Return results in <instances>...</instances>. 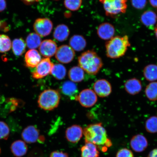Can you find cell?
<instances>
[{
	"label": "cell",
	"instance_id": "cell-1",
	"mask_svg": "<svg viewBox=\"0 0 157 157\" xmlns=\"http://www.w3.org/2000/svg\"><path fill=\"white\" fill-rule=\"evenodd\" d=\"M83 134L86 143H91L97 147L105 148L112 145L111 140L108 138L106 131L101 123L88 125L84 129Z\"/></svg>",
	"mask_w": 157,
	"mask_h": 157
},
{
	"label": "cell",
	"instance_id": "cell-2",
	"mask_svg": "<svg viewBox=\"0 0 157 157\" xmlns=\"http://www.w3.org/2000/svg\"><path fill=\"white\" fill-rule=\"evenodd\" d=\"M130 46L127 35L113 37L106 43L107 56L111 59L121 58L124 56L128 48Z\"/></svg>",
	"mask_w": 157,
	"mask_h": 157
},
{
	"label": "cell",
	"instance_id": "cell-3",
	"mask_svg": "<svg viewBox=\"0 0 157 157\" xmlns=\"http://www.w3.org/2000/svg\"><path fill=\"white\" fill-rule=\"evenodd\" d=\"M80 67L88 74H97L102 67V61L97 53L88 50L82 53L78 58Z\"/></svg>",
	"mask_w": 157,
	"mask_h": 157
},
{
	"label": "cell",
	"instance_id": "cell-4",
	"mask_svg": "<svg viewBox=\"0 0 157 157\" xmlns=\"http://www.w3.org/2000/svg\"><path fill=\"white\" fill-rule=\"evenodd\" d=\"M60 99V95L58 91L52 89L45 90L39 96V106L44 110H52L58 107Z\"/></svg>",
	"mask_w": 157,
	"mask_h": 157
},
{
	"label": "cell",
	"instance_id": "cell-5",
	"mask_svg": "<svg viewBox=\"0 0 157 157\" xmlns=\"http://www.w3.org/2000/svg\"><path fill=\"white\" fill-rule=\"evenodd\" d=\"M103 4L106 15L113 17L126 12L127 0H100Z\"/></svg>",
	"mask_w": 157,
	"mask_h": 157
},
{
	"label": "cell",
	"instance_id": "cell-6",
	"mask_svg": "<svg viewBox=\"0 0 157 157\" xmlns=\"http://www.w3.org/2000/svg\"><path fill=\"white\" fill-rule=\"evenodd\" d=\"M82 106L90 108L93 106L97 101V95L93 90L90 89L84 90L76 98Z\"/></svg>",
	"mask_w": 157,
	"mask_h": 157
},
{
	"label": "cell",
	"instance_id": "cell-7",
	"mask_svg": "<svg viewBox=\"0 0 157 157\" xmlns=\"http://www.w3.org/2000/svg\"><path fill=\"white\" fill-rule=\"evenodd\" d=\"M53 65L49 58L43 59L32 72L33 78L39 79L45 77L51 73Z\"/></svg>",
	"mask_w": 157,
	"mask_h": 157
},
{
	"label": "cell",
	"instance_id": "cell-8",
	"mask_svg": "<svg viewBox=\"0 0 157 157\" xmlns=\"http://www.w3.org/2000/svg\"><path fill=\"white\" fill-rule=\"evenodd\" d=\"M53 23L48 18H38L35 21L34 25V30L40 36H48L52 32Z\"/></svg>",
	"mask_w": 157,
	"mask_h": 157
},
{
	"label": "cell",
	"instance_id": "cell-9",
	"mask_svg": "<svg viewBox=\"0 0 157 157\" xmlns=\"http://www.w3.org/2000/svg\"><path fill=\"white\" fill-rule=\"evenodd\" d=\"M75 56L74 51L70 46L63 45L57 49L56 57L59 62L64 64H67L72 61Z\"/></svg>",
	"mask_w": 157,
	"mask_h": 157
},
{
	"label": "cell",
	"instance_id": "cell-10",
	"mask_svg": "<svg viewBox=\"0 0 157 157\" xmlns=\"http://www.w3.org/2000/svg\"><path fill=\"white\" fill-rule=\"evenodd\" d=\"M21 135L24 142L29 144L39 142V141L41 142L44 140V138L41 137L38 129L34 125H29L25 128Z\"/></svg>",
	"mask_w": 157,
	"mask_h": 157
},
{
	"label": "cell",
	"instance_id": "cell-11",
	"mask_svg": "<svg viewBox=\"0 0 157 157\" xmlns=\"http://www.w3.org/2000/svg\"><path fill=\"white\" fill-rule=\"evenodd\" d=\"M94 92L100 97H106L109 96L112 92V86L106 80L102 79L97 80L94 84Z\"/></svg>",
	"mask_w": 157,
	"mask_h": 157
},
{
	"label": "cell",
	"instance_id": "cell-12",
	"mask_svg": "<svg viewBox=\"0 0 157 157\" xmlns=\"http://www.w3.org/2000/svg\"><path fill=\"white\" fill-rule=\"evenodd\" d=\"M57 49V46L54 41L47 39L41 43L39 50L42 56L49 58L56 54Z\"/></svg>",
	"mask_w": 157,
	"mask_h": 157
},
{
	"label": "cell",
	"instance_id": "cell-13",
	"mask_svg": "<svg viewBox=\"0 0 157 157\" xmlns=\"http://www.w3.org/2000/svg\"><path fill=\"white\" fill-rule=\"evenodd\" d=\"M83 134L82 128L77 125H72L68 128L66 131V137L68 142L76 143L81 139Z\"/></svg>",
	"mask_w": 157,
	"mask_h": 157
},
{
	"label": "cell",
	"instance_id": "cell-14",
	"mask_svg": "<svg viewBox=\"0 0 157 157\" xmlns=\"http://www.w3.org/2000/svg\"><path fill=\"white\" fill-rule=\"evenodd\" d=\"M131 148L135 152L143 151L148 146L147 139L143 135L138 134L135 135L131 139L130 142Z\"/></svg>",
	"mask_w": 157,
	"mask_h": 157
},
{
	"label": "cell",
	"instance_id": "cell-15",
	"mask_svg": "<svg viewBox=\"0 0 157 157\" xmlns=\"http://www.w3.org/2000/svg\"><path fill=\"white\" fill-rule=\"evenodd\" d=\"M115 33L114 27L109 23H102L98 29V36L103 40H107L113 38Z\"/></svg>",
	"mask_w": 157,
	"mask_h": 157
},
{
	"label": "cell",
	"instance_id": "cell-16",
	"mask_svg": "<svg viewBox=\"0 0 157 157\" xmlns=\"http://www.w3.org/2000/svg\"><path fill=\"white\" fill-rule=\"evenodd\" d=\"M25 63L27 67H36L41 61V57L38 51L32 49L27 52L25 56Z\"/></svg>",
	"mask_w": 157,
	"mask_h": 157
},
{
	"label": "cell",
	"instance_id": "cell-17",
	"mask_svg": "<svg viewBox=\"0 0 157 157\" xmlns=\"http://www.w3.org/2000/svg\"><path fill=\"white\" fill-rule=\"evenodd\" d=\"M142 88L141 81L136 78L128 80L124 84L125 91L131 95H136L140 93L142 91Z\"/></svg>",
	"mask_w": 157,
	"mask_h": 157
},
{
	"label": "cell",
	"instance_id": "cell-18",
	"mask_svg": "<svg viewBox=\"0 0 157 157\" xmlns=\"http://www.w3.org/2000/svg\"><path fill=\"white\" fill-rule=\"evenodd\" d=\"M10 148L13 155L16 157H21L25 155L28 150L26 143L21 140L13 142L11 145Z\"/></svg>",
	"mask_w": 157,
	"mask_h": 157
},
{
	"label": "cell",
	"instance_id": "cell-19",
	"mask_svg": "<svg viewBox=\"0 0 157 157\" xmlns=\"http://www.w3.org/2000/svg\"><path fill=\"white\" fill-rule=\"evenodd\" d=\"M70 46L74 50L80 52L85 48L87 42L85 38L82 35H75L70 39Z\"/></svg>",
	"mask_w": 157,
	"mask_h": 157
},
{
	"label": "cell",
	"instance_id": "cell-20",
	"mask_svg": "<svg viewBox=\"0 0 157 157\" xmlns=\"http://www.w3.org/2000/svg\"><path fill=\"white\" fill-rule=\"evenodd\" d=\"M140 21L145 26L152 29L157 21V16L154 11L151 10L144 12L141 16Z\"/></svg>",
	"mask_w": 157,
	"mask_h": 157
},
{
	"label": "cell",
	"instance_id": "cell-21",
	"mask_svg": "<svg viewBox=\"0 0 157 157\" xmlns=\"http://www.w3.org/2000/svg\"><path fill=\"white\" fill-rule=\"evenodd\" d=\"M69 34L70 30L68 27L65 25L60 24L55 29L53 36L56 40L62 42L67 39Z\"/></svg>",
	"mask_w": 157,
	"mask_h": 157
},
{
	"label": "cell",
	"instance_id": "cell-22",
	"mask_svg": "<svg viewBox=\"0 0 157 157\" xmlns=\"http://www.w3.org/2000/svg\"><path fill=\"white\" fill-rule=\"evenodd\" d=\"M81 157H98L99 152L97 146L91 143H86L81 148Z\"/></svg>",
	"mask_w": 157,
	"mask_h": 157
},
{
	"label": "cell",
	"instance_id": "cell-23",
	"mask_svg": "<svg viewBox=\"0 0 157 157\" xmlns=\"http://www.w3.org/2000/svg\"><path fill=\"white\" fill-rule=\"evenodd\" d=\"M68 77L72 82H81L84 79V70L79 66H74L70 69L68 72Z\"/></svg>",
	"mask_w": 157,
	"mask_h": 157
},
{
	"label": "cell",
	"instance_id": "cell-24",
	"mask_svg": "<svg viewBox=\"0 0 157 157\" xmlns=\"http://www.w3.org/2000/svg\"><path fill=\"white\" fill-rule=\"evenodd\" d=\"M143 75L147 81L154 82L157 80V65H148L143 70Z\"/></svg>",
	"mask_w": 157,
	"mask_h": 157
},
{
	"label": "cell",
	"instance_id": "cell-25",
	"mask_svg": "<svg viewBox=\"0 0 157 157\" xmlns=\"http://www.w3.org/2000/svg\"><path fill=\"white\" fill-rule=\"evenodd\" d=\"M62 91L64 95L68 97L76 99L77 96V87L73 82L68 81L64 82L62 86Z\"/></svg>",
	"mask_w": 157,
	"mask_h": 157
},
{
	"label": "cell",
	"instance_id": "cell-26",
	"mask_svg": "<svg viewBox=\"0 0 157 157\" xmlns=\"http://www.w3.org/2000/svg\"><path fill=\"white\" fill-rule=\"evenodd\" d=\"M26 44L22 38L15 39L12 44L13 54L17 56H21L25 52Z\"/></svg>",
	"mask_w": 157,
	"mask_h": 157
},
{
	"label": "cell",
	"instance_id": "cell-27",
	"mask_svg": "<svg viewBox=\"0 0 157 157\" xmlns=\"http://www.w3.org/2000/svg\"><path fill=\"white\" fill-rule=\"evenodd\" d=\"M26 42L27 47L31 50L38 48L42 43L40 36L35 33H31L29 35Z\"/></svg>",
	"mask_w": 157,
	"mask_h": 157
},
{
	"label": "cell",
	"instance_id": "cell-28",
	"mask_svg": "<svg viewBox=\"0 0 157 157\" xmlns=\"http://www.w3.org/2000/svg\"><path fill=\"white\" fill-rule=\"evenodd\" d=\"M50 74L57 79H63L66 76V68L61 64H54Z\"/></svg>",
	"mask_w": 157,
	"mask_h": 157
},
{
	"label": "cell",
	"instance_id": "cell-29",
	"mask_svg": "<svg viewBox=\"0 0 157 157\" xmlns=\"http://www.w3.org/2000/svg\"><path fill=\"white\" fill-rule=\"evenodd\" d=\"M147 98L151 101L157 100V82H151L147 86L145 91Z\"/></svg>",
	"mask_w": 157,
	"mask_h": 157
},
{
	"label": "cell",
	"instance_id": "cell-30",
	"mask_svg": "<svg viewBox=\"0 0 157 157\" xmlns=\"http://www.w3.org/2000/svg\"><path fill=\"white\" fill-rule=\"evenodd\" d=\"M11 47V40L9 37L5 35H0V52H8Z\"/></svg>",
	"mask_w": 157,
	"mask_h": 157
},
{
	"label": "cell",
	"instance_id": "cell-31",
	"mask_svg": "<svg viewBox=\"0 0 157 157\" xmlns=\"http://www.w3.org/2000/svg\"><path fill=\"white\" fill-rule=\"evenodd\" d=\"M145 128L149 133H157V117L152 116L149 118L146 121Z\"/></svg>",
	"mask_w": 157,
	"mask_h": 157
},
{
	"label": "cell",
	"instance_id": "cell-32",
	"mask_svg": "<svg viewBox=\"0 0 157 157\" xmlns=\"http://www.w3.org/2000/svg\"><path fill=\"white\" fill-rule=\"evenodd\" d=\"M82 4V0H64V5L67 9L75 11L79 9Z\"/></svg>",
	"mask_w": 157,
	"mask_h": 157
},
{
	"label": "cell",
	"instance_id": "cell-33",
	"mask_svg": "<svg viewBox=\"0 0 157 157\" xmlns=\"http://www.w3.org/2000/svg\"><path fill=\"white\" fill-rule=\"evenodd\" d=\"M8 125L4 121H0V139L7 140L10 135Z\"/></svg>",
	"mask_w": 157,
	"mask_h": 157
},
{
	"label": "cell",
	"instance_id": "cell-34",
	"mask_svg": "<svg viewBox=\"0 0 157 157\" xmlns=\"http://www.w3.org/2000/svg\"><path fill=\"white\" fill-rule=\"evenodd\" d=\"M131 2L135 8L142 9L146 6L147 0H131Z\"/></svg>",
	"mask_w": 157,
	"mask_h": 157
},
{
	"label": "cell",
	"instance_id": "cell-35",
	"mask_svg": "<svg viewBox=\"0 0 157 157\" xmlns=\"http://www.w3.org/2000/svg\"><path fill=\"white\" fill-rule=\"evenodd\" d=\"M116 157H134L132 152L126 148L119 150L117 153Z\"/></svg>",
	"mask_w": 157,
	"mask_h": 157
},
{
	"label": "cell",
	"instance_id": "cell-36",
	"mask_svg": "<svg viewBox=\"0 0 157 157\" xmlns=\"http://www.w3.org/2000/svg\"><path fill=\"white\" fill-rule=\"evenodd\" d=\"M50 157H68L67 153L59 151H55L51 153Z\"/></svg>",
	"mask_w": 157,
	"mask_h": 157
},
{
	"label": "cell",
	"instance_id": "cell-37",
	"mask_svg": "<svg viewBox=\"0 0 157 157\" xmlns=\"http://www.w3.org/2000/svg\"><path fill=\"white\" fill-rule=\"evenodd\" d=\"M6 7V3L5 0H0V12L4 10Z\"/></svg>",
	"mask_w": 157,
	"mask_h": 157
},
{
	"label": "cell",
	"instance_id": "cell-38",
	"mask_svg": "<svg viewBox=\"0 0 157 157\" xmlns=\"http://www.w3.org/2000/svg\"><path fill=\"white\" fill-rule=\"evenodd\" d=\"M147 157H157V148L152 151Z\"/></svg>",
	"mask_w": 157,
	"mask_h": 157
},
{
	"label": "cell",
	"instance_id": "cell-39",
	"mask_svg": "<svg viewBox=\"0 0 157 157\" xmlns=\"http://www.w3.org/2000/svg\"><path fill=\"white\" fill-rule=\"evenodd\" d=\"M23 2L26 3V4H31L35 2L40 1V0H21Z\"/></svg>",
	"mask_w": 157,
	"mask_h": 157
},
{
	"label": "cell",
	"instance_id": "cell-40",
	"mask_svg": "<svg viewBox=\"0 0 157 157\" xmlns=\"http://www.w3.org/2000/svg\"><path fill=\"white\" fill-rule=\"evenodd\" d=\"M151 5L153 7L157 8V0H149Z\"/></svg>",
	"mask_w": 157,
	"mask_h": 157
},
{
	"label": "cell",
	"instance_id": "cell-41",
	"mask_svg": "<svg viewBox=\"0 0 157 157\" xmlns=\"http://www.w3.org/2000/svg\"><path fill=\"white\" fill-rule=\"evenodd\" d=\"M155 33L157 39V25H156V28H155Z\"/></svg>",
	"mask_w": 157,
	"mask_h": 157
},
{
	"label": "cell",
	"instance_id": "cell-42",
	"mask_svg": "<svg viewBox=\"0 0 157 157\" xmlns=\"http://www.w3.org/2000/svg\"><path fill=\"white\" fill-rule=\"evenodd\" d=\"M54 1H59V0H54Z\"/></svg>",
	"mask_w": 157,
	"mask_h": 157
},
{
	"label": "cell",
	"instance_id": "cell-43",
	"mask_svg": "<svg viewBox=\"0 0 157 157\" xmlns=\"http://www.w3.org/2000/svg\"><path fill=\"white\" fill-rule=\"evenodd\" d=\"M1 148H0V154H1Z\"/></svg>",
	"mask_w": 157,
	"mask_h": 157
},
{
	"label": "cell",
	"instance_id": "cell-44",
	"mask_svg": "<svg viewBox=\"0 0 157 157\" xmlns=\"http://www.w3.org/2000/svg\"><path fill=\"white\" fill-rule=\"evenodd\" d=\"M1 21H0V26H1Z\"/></svg>",
	"mask_w": 157,
	"mask_h": 157
}]
</instances>
